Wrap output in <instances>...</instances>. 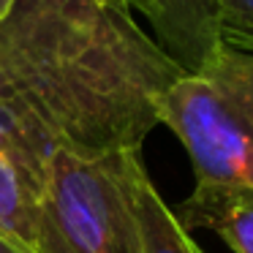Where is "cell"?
<instances>
[{
	"instance_id": "5",
	"label": "cell",
	"mask_w": 253,
	"mask_h": 253,
	"mask_svg": "<svg viewBox=\"0 0 253 253\" xmlns=\"http://www.w3.org/2000/svg\"><path fill=\"white\" fill-rule=\"evenodd\" d=\"M49 164L0 147V237L19 253H36Z\"/></svg>"
},
{
	"instance_id": "8",
	"label": "cell",
	"mask_w": 253,
	"mask_h": 253,
	"mask_svg": "<svg viewBox=\"0 0 253 253\" xmlns=\"http://www.w3.org/2000/svg\"><path fill=\"white\" fill-rule=\"evenodd\" d=\"M220 44L253 52V0H207Z\"/></svg>"
},
{
	"instance_id": "10",
	"label": "cell",
	"mask_w": 253,
	"mask_h": 253,
	"mask_svg": "<svg viewBox=\"0 0 253 253\" xmlns=\"http://www.w3.org/2000/svg\"><path fill=\"white\" fill-rule=\"evenodd\" d=\"M0 253H19V251H17L14 245H8V242L3 240V237H0Z\"/></svg>"
},
{
	"instance_id": "11",
	"label": "cell",
	"mask_w": 253,
	"mask_h": 253,
	"mask_svg": "<svg viewBox=\"0 0 253 253\" xmlns=\"http://www.w3.org/2000/svg\"><path fill=\"white\" fill-rule=\"evenodd\" d=\"M115 3H120V6H128V3H126V0H115Z\"/></svg>"
},
{
	"instance_id": "2",
	"label": "cell",
	"mask_w": 253,
	"mask_h": 253,
	"mask_svg": "<svg viewBox=\"0 0 253 253\" xmlns=\"http://www.w3.org/2000/svg\"><path fill=\"white\" fill-rule=\"evenodd\" d=\"M155 112L188 150L196 182L253 188V52L220 44L158 95Z\"/></svg>"
},
{
	"instance_id": "3",
	"label": "cell",
	"mask_w": 253,
	"mask_h": 253,
	"mask_svg": "<svg viewBox=\"0 0 253 253\" xmlns=\"http://www.w3.org/2000/svg\"><path fill=\"white\" fill-rule=\"evenodd\" d=\"M139 164L142 150L52 153L36 253H142L133 207Z\"/></svg>"
},
{
	"instance_id": "6",
	"label": "cell",
	"mask_w": 253,
	"mask_h": 253,
	"mask_svg": "<svg viewBox=\"0 0 253 253\" xmlns=\"http://www.w3.org/2000/svg\"><path fill=\"white\" fill-rule=\"evenodd\" d=\"M182 229H207L234 253H253V188L229 182H196L174 210Z\"/></svg>"
},
{
	"instance_id": "9",
	"label": "cell",
	"mask_w": 253,
	"mask_h": 253,
	"mask_svg": "<svg viewBox=\"0 0 253 253\" xmlns=\"http://www.w3.org/2000/svg\"><path fill=\"white\" fill-rule=\"evenodd\" d=\"M14 3H17V0H0V22L8 17V11L14 8Z\"/></svg>"
},
{
	"instance_id": "7",
	"label": "cell",
	"mask_w": 253,
	"mask_h": 253,
	"mask_svg": "<svg viewBox=\"0 0 253 253\" xmlns=\"http://www.w3.org/2000/svg\"><path fill=\"white\" fill-rule=\"evenodd\" d=\"M133 207L142 237V253H202V248L180 226L174 210L161 199L144 164L133 174Z\"/></svg>"
},
{
	"instance_id": "4",
	"label": "cell",
	"mask_w": 253,
	"mask_h": 253,
	"mask_svg": "<svg viewBox=\"0 0 253 253\" xmlns=\"http://www.w3.org/2000/svg\"><path fill=\"white\" fill-rule=\"evenodd\" d=\"M153 25V39L182 68L193 74L220 46L207 0H126Z\"/></svg>"
},
{
	"instance_id": "1",
	"label": "cell",
	"mask_w": 253,
	"mask_h": 253,
	"mask_svg": "<svg viewBox=\"0 0 253 253\" xmlns=\"http://www.w3.org/2000/svg\"><path fill=\"white\" fill-rule=\"evenodd\" d=\"M182 68L115 0H17L0 22V147L142 150L155 101Z\"/></svg>"
}]
</instances>
